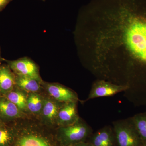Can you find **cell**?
I'll list each match as a JSON object with an SVG mask.
<instances>
[{
    "label": "cell",
    "instance_id": "obj_1",
    "mask_svg": "<svg viewBox=\"0 0 146 146\" xmlns=\"http://www.w3.org/2000/svg\"><path fill=\"white\" fill-rule=\"evenodd\" d=\"M119 6L129 18L125 39L138 62L146 67V0H122Z\"/></svg>",
    "mask_w": 146,
    "mask_h": 146
},
{
    "label": "cell",
    "instance_id": "obj_2",
    "mask_svg": "<svg viewBox=\"0 0 146 146\" xmlns=\"http://www.w3.org/2000/svg\"><path fill=\"white\" fill-rule=\"evenodd\" d=\"M92 132L91 128L80 119L72 124L61 126L58 131V138L62 145L69 146L84 142Z\"/></svg>",
    "mask_w": 146,
    "mask_h": 146
},
{
    "label": "cell",
    "instance_id": "obj_3",
    "mask_svg": "<svg viewBox=\"0 0 146 146\" xmlns=\"http://www.w3.org/2000/svg\"><path fill=\"white\" fill-rule=\"evenodd\" d=\"M117 146H141V138L130 118L119 120L113 123Z\"/></svg>",
    "mask_w": 146,
    "mask_h": 146
},
{
    "label": "cell",
    "instance_id": "obj_4",
    "mask_svg": "<svg viewBox=\"0 0 146 146\" xmlns=\"http://www.w3.org/2000/svg\"><path fill=\"white\" fill-rule=\"evenodd\" d=\"M9 68L15 74L35 79L41 82L39 68L31 59L27 57L7 61Z\"/></svg>",
    "mask_w": 146,
    "mask_h": 146
},
{
    "label": "cell",
    "instance_id": "obj_5",
    "mask_svg": "<svg viewBox=\"0 0 146 146\" xmlns=\"http://www.w3.org/2000/svg\"><path fill=\"white\" fill-rule=\"evenodd\" d=\"M129 88L127 85H115L102 81L97 82L92 86L87 100L113 96L127 90Z\"/></svg>",
    "mask_w": 146,
    "mask_h": 146
},
{
    "label": "cell",
    "instance_id": "obj_6",
    "mask_svg": "<svg viewBox=\"0 0 146 146\" xmlns=\"http://www.w3.org/2000/svg\"><path fill=\"white\" fill-rule=\"evenodd\" d=\"M91 146H116V139L113 127H104L91 136L89 142Z\"/></svg>",
    "mask_w": 146,
    "mask_h": 146
},
{
    "label": "cell",
    "instance_id": "obj_7",
    "mask_svg": "<svg viewBox=\"0 0 146 146\" xmlns=\"http://www.w3.org/2000/svg\"><path fill=\"white\" fill-rule=\"evenodd\" d=\"M46 88L50 95L58 101L65 103L78 101L76 94L63 85L58 84L49 83L46 84Z\"/></svg>",
    "mask_w": 146,
    "mask_h": 146
},
{
    "label": "cell",
    "instance_id": "obj_8",
    "mask_svg": "<svg viewBox=\"0 0 146 146\" xmlns=\"http://www.w3.org/2000/svg\"><path fill=\"white\" fill-rule=\"evenodd\" d=\"M76 104L77 102L65 103L60 108L56 119L61 126L72 124L79 120Z\"/></svg>",
    "mask_w": 146,
    "mask_h": 146
},
{
    "label": "cell",
    "instance_id": "obj_9",
    "mask_svg": "<svg viewBox=\"0 0 146 146\" xmlns=\"http://www.w3.org/2000/svg\"><path fill=\"white\" fill-rule=\"evenodd\" d=\"M16 85V76L8 65L0 66V94L4 95L12 91Z\"/></svg>",
    "mask_w": 146,
    "mask_h": 146
},
{
    "label": "cell",
    "instance_id": "obj_10",
    "mask_svg": "<svg viewBox=\"0 0 146 146\" xmlns=\"http://www.w3.org/2000/svg\"><path fill=\"white\" fill-rule=\"evenodd\" d=\"M21 111L18 107L7 98H0V117L12 119L19 117Z\"/></svg>",
    "mask_w": 146,
    "mask_h": 146
},
{
    "label": "cell",
    "instance_id": "obj_11",
    "mask_svg": "<svg viewBox=\"0 0 146 146\" xmlns=\"http://www.w3.org/2000/svg\"><path fill=\"white\" fill-rule=\"evenodd\" d=\"M41 82L35 79L16 76V85L21 90L35 93L40 89Z\"/></svg>",
    "mask_w": 146,
    "mask_h": 146
},
{
    "label": "cell",
    "instance_id": "obj_12",
    "mask_svg": "<svg viewBox=\"0 0 146 146\" xmlns=\"http://www.w3.org/2000/svg\"><path fill=\"white\" fill-rule=\"evenodd\" d=\"M14 146H50L46 140L34 134H27L21 136Z\"/></svg>",
    "mask_w": 146,
    "mask_h": 146
},
{
    "label": "cell",
    "instance_id": "obj_13",
    "mask_svg": "<svg viewBox=\"0 0 146 146\" xmlns=\"http://www.w3.org/2000/svg\"><path fill=\"white\" fill-rule=\"evenodd\" d=\"M60 106L56 103L51 100H46L44 101V105L42 109V114L45 119L52 122L57 119Z\"/></svg>",
    "mask_w": 146,
    "mask_h": 146
},
{
    "label": "cell",
    "instance_id": "obj_14",
    "mask_svg": "<svg viewBox=\"0 0 146 146\" xmlns=\"http://www.w3.org/2000/svg\"><path fill=\"white\" fill-rule=\"evenodd\" d=\"M5 96L7 99L16 105L21 112L28 110L27 98L23 92L19 90L13 89Z\"/></svg>",
    "mask_w": 146,
    "mask_h": 146
},
{
    "label": "cell",
    "instance_id": "obj_15",
    "mask_svg": "<svg viewBox=\"0 0 146 146\" xmlns=\"http://www.w3.org/2000/svg\"><path fill=\"white\" fill-rule=\"evenodd\" d=\"M143 144L146 143V112L131 118Z\"/></svg>",
    "mask_w": 146,
    "mask_h": 146
},
{
    "label": "cell",
    "instance_id": "obj_16",
    "mask_svg": "<svg viewBox=\"0 0 146 146\" xmlns=\"http://www.w3.org/2000/svg\"><path fill=\"white\" fill-rule=\"evenodd\" d=\"M44 105V101L38 94L30 93L27 98V106L28 110L32 113L38 114L42 112Z\"/></svg>",
    "mask_w": 146,
    "mask_h": 146
},
{
    "label": "cell",
    "instance_id": "obj_17",
    "mask_svg": "<svg viewBox=\"0 0 146 146\" xmlns=\"http://www.w3.org/2000/svg\"><path fill=\"white\" fill-rule=\"evenodd\" d=\"M13 132L10 129L0 125V146H9L13 139Z\"/></svg>",
    "mask_w": 146,
    "mask_h": 146
},
{
    "label": "cell",
    "instance_id": "obj_18",
    "mask_svg": "<svg viewBox=\"0 0 146 146\" xmlns=\"http://www.w3.org/2000/svg\"><path fill=\"white\" fill-rule=\"evenodd\" d=\"M12 0H0V11H2Z\"/></svg>",
    "mask_w": 146,
    "mask_h": 146
},
{
    "label": "cell",
    "instance_id": "obj_19",
    "mask_svg": "<svg viewBox=\"0 0 146 146\" xmlns=\"http://www.w3.org/2000/svg\"><path fill=\"white\" fill-rule=\"evenodd\" d=\"M69 146H91V145L89 143L82 142L77 143L73 144V145Z\"/></svg>",
    "mask_w": 146,
    "mask_h": 146
},
{
    "label": "cell",
    "instance_id": "obj_20",
    "mask_svg": "<svg viewBox=\"0 0 146 146\" xmlns=\"http://www.w3.org/2000/svg\"><path fill=\"white\" fill-rule=\"evenodd\" d=\"M3 60L1 56V49H0V63Z\"/></svg>",
    "mask_w": 146,
    "mask_h": 146
},
{
    "label": "cell",
    "instance_id": "obj_21",
    "mask_svg": "<svg viewBox=\"0 0 146 146\" xmlns=\"http://www.w3.org/2000/svg\"><path fill=\"white\" fill-rule=\"evenodd\" d=\"M141 146H146V143H145L143 144Z\"/></svg>",
    "mask_w": 146,
    "mask_h": 146
},
{
    "label": "cell",
    "instance_id": "obj_22",
    "mask_svg": "<svg viewBox=\"0 0 146 146\" xmlns=\"http://www.w3.org/2000/svg\"><path fill=\"white\" fill-rule=\"evenodd\" d=\"M1 124H2V123H1V120H0V125H1Z\"/></svg>",
    "mask_w": 146,
    "mask_h": 146
}]
</instances>
